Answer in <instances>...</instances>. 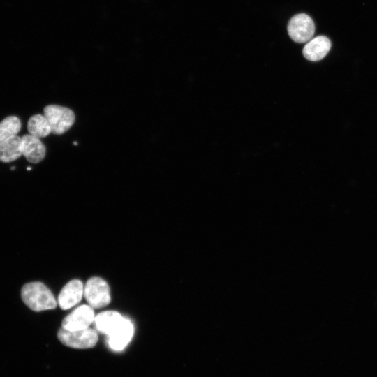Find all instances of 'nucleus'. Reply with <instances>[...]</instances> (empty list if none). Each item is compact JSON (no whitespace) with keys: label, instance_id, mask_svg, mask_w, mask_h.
<instances>
[{"label":"nucleus","instance_id":"f257e3e1","mask_svg":"<svg viewBox=\"0 0 377 377\" xmlns=\"http://www.w3.org/2000/svg\"><path fill=\"white\" fill-rule=\"evenodd\" d=\"M23 302L34 311L54 309L57 301L50 290L43 283L35 281L24 284L21 290Z\"/></svg>","mask_w":377,"mask_h":377},{"label":"nucleus","instance_id":"f03ea898","mask_svg":"<svg viewBox=\"0 0 377 377\" xmlns=\"http://www.w3.org/2000/svg\"><path fill=\"white\" fill-rule=\"evenodd\" d=\"M44 116L47 119L51 133L61 135L66 132L75 121L73 112L68 108L50 105L43 110Z\"/></svg>","mask_w":377,"mask_h":377},{"label":"nucleus","instance_id":"7ed1b4c3","mask_svg":"<svg viewBox=\"0 0 377 377\" xmlns=\"http://www.w3.org/2000/svg\"><path fill=\"white\" fill-rule=\"evenodd\" d=\"M57 337L63 344L80 349L94 347L98 339L97 332L89 327L78 330H67L61 327Z\"/></svg>","mask_w":377,"mask_h":377},{"label":"nucleus","instance_id":"20e7f679","mask_svg":"<svg viewBox=\"0 0 377 377\" xmlns=\"http://www.w3.org/2000/svg\"><path fill=\"white\" fill-rule=\"evenodd\" d=\"M84 296L94 309L105 307L110 302L109 286L100 277H92L87 281L84 286Z\"/></svg>","mask_w":377,"mask_h":377},{"label":"nucleus","instance_id":"39448f33","mask_svg":"<svg viewBox=\"0 0 377 377\" xmlns=\"http://www.w3.org/2000/svg\"><path fill=\"white\" fill-rule=\"evenodd\" d=\"M288 32L293 41L302 43L309 41L313 37L315 33V24L308 15L300 13L290 20Z\"/></svg>","mask_w":377,"mask_h":377},{"label":"nucleus","instance_id":"423d86ee","mask_svg":"<svg viewBox=\"0 0 377 377\" xmlns=\"http://www.w3.org/2000/svg\"><path fill=\"white\" fill-rule=\"evenodd\" d=\"M94 311L89 305L83 304L66 316L61 327L67 330H84L94 321Z\"/></svg>","mask_w":377,"mask_h":377},{"label":"nucleus","instance_id":"0eeeda50","mask_svg":"<svg viewBox=\"0 0 377 377\" xmlns=\"http://www.w3.org/2000/svg\"><path fill=\"white\" fill-rule=\"evenodd\" d=\"M84 295L82 282L73 279L67 283L58 296V304L63 310H67L80 302Z\"/></svg>","mask_w":377,"mask_h":377},{"label":"nucleus","instance_id":"6e6552de","mask_svg":"<svg viewBox=\"0 0 377 377\" xmlns=\"http://www.w3.org/2000/svg\"><path fill=\"white\" fill-rule=\"evenodd\" d=\"M21 138L22 154L31 163L40 162L45 156L46 149L40 138L30 134L24 135Z\"/></svg>","mask_w":377,"mask_h":377},{"label":"nucleus","instance_id":"1a4fd4ad","mask_svg":"<svg viewBox=\"0 0 377 377\" xmlns=\"http://www.w3.org/2000/svg\"><path fill=\"white\" fill-rule=\"evenodd\" d=\"M133 331V325L131 322L124 318L114 330L108 335L109 346L114 350H123L131 341Z\"/></svg>","mask_w":377,"mask_h":377},{"label":"nucleus","instance_id":"9d476101","mask_svg":"<svg viewBox=\"0 0 377 377\" xmlns=\"http://www.w3.org/2000/svg\"><path fill=\"white\" fill-rule=\"evenodd\" d=\"M331 48V42L324 36H318L310 40L303 48L304 57L311 61L323 59Z\"/></svg>","mask_w":377,"mask_h":377},{"label":"nucleus","instance_id":"9b49d317","mask_svg":"<svg viewBox=\"0 0 377 377\" xmlns=\"http://www.w3.org/2000/svg\"><path fill=\"white\" fill-rule=\"evenodd\" d=\"M124 319V318L118 312L107 311L101 312L95 316L94 322L96 329L108 336L114 330Z\"/></svg>","mask_w":377,"mask_h":377},{"label":"nucleus","instance_id":"f8f14e48","mask_svg":"<svg viewBox=\"0 0 377 377\" xmlns=\"http://www.w3.org/2000/svg\"><path fill=\"white\" fill-rule=\"evenodd\" d=\"M22 138L15 135L0 144V161L12 162L19 158L21 151Z\"/></svg>","mask_w":377,"mask_h":377},{"label":"nucleus","instance_id":"ddd939ff","mask_svg":"<svg viewBox=\"0 0 377 377\" xmlns=\"http://www.w3.org/2000/svg\"><path fill=\"white\" fill-rule=\"evenodd\" d=\"M29 133L41 138L51 133L50 124L44 115L36 114L30 117L27 123Z\"/></svg>","mask_w":377,"mask_h":377},{"label":"nucleus","instance_id":"4468645a","mask_svg":"<svg viewBox=\"0 0 377 377\" xmlns=\"http://www.w3.org/2000/svg\"><path fill=\"white\" fill-rule=\"evenodd\" d=\"M21 128L20 120L15 116L5 118L0 122V144L17 135Z\"/></svg>","mask_w":377,"mask_h":377},{"label":"nucleus","instance_id":"2eb2a0df","mask_svg":"<svg viewBox=\"0 0 377 377\" xmlns=\"http://www.w3.org/2000/svg\"><path fill=\"white\" fill-rule=\"evenodd\" d=\"M27 170H31V168L30 167H27Z\"/></svg>","mask_w":377,"mask_h":377},{"label":"nucleus","instance_id":"dca6fc26","mask_svg":"<svg viewBox=\"0 0 377 377\" xmlns=\"http://www.w3.org/2000/svg\"><path fill=\"white\" fill-rule=\"evenodd\" d=\"M10 170H15V167H11Z\"/></svg>","mask_w":377,"mask_h":377}]
</instances>
